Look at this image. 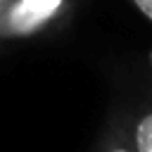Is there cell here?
<instances>
[{
    "label": "cell",
    "instance_id": "cell-1",
    "mask_svg": "<svg viewBox=\"0 0 152 152\" xmlns=\"http://www.w3.org/2000/svg\"><path fill=\"white\" fill-rule=\"evenodd\" d=\"M83 0H12L0 14V48L38 38L62 26Z\"/></svg>",
    "mask_w": 152,
    "mask_h": 152
},
{
    "label": "cell",
    "instance_id": "cell-2",
    "mask_svg": "<svg viewBox=\"0 0 152 152\" xmlns=\"http://www.w3.org/2000/svg\"><path fill=\"white\" fill-rule=\"evenodd\" d=\"M95 152H135L128 121H114L102 135V140L97 142Z\"/></svg>",
    "mask_w": 152,
    "mask_h": 152
},
{
    "label": "cell",
    "instance_id": "cell-3",
    "mask_svg": "<svg viewBox=\"0 0 152 152\" xmlns=\"http://www.w3.org/2000/svg\"><path fill=\"white\" fill-rule=\"evenodd\" d=\"M128 128H131L135 152H152V104L142 107L128 121Z\"/></svg>",
    "mask_w": 152,
    "mask_h": 152
},
{
    "label": "cell",
    "instance_id": "cell-4",
    "mask_svg": "<svg viewBox=\"0 0 152 152\" xmlns=\"http://www.w3.org/2000/svg\"><path fill=\"white\" fill-rule=\"evenodd\" d=\"M128 2H131V5H133V7H135L150 24H152V0H128Z\"/></svg>",
    "mask_w": 152,
    "mask_h": 152
},
{
    "label": "cell",
    "instance_id": "cell-5",
    "mask_svg": "<svg viewBox=\"0 0 152 152\" xmlns=\"http://www.w3.org/2000/svg\"><path fill=\"white\" fill-rule=\"evenodd\" d=\"M10 2H12V0H0V14L7 10V5H10Z\"/></svg>",
    "mask_w": 152,
    "mask_h": 152
},
{
    "label": "cell",
    "instance_id": "cell-6",
    "mask_svg": "<svg viewBox=\"0 0 152 152\" xmlns=\"http://www.w3.org/2000/svg\"><path fill=\"white\" fill-rule=\"evenodd\" d=\"M147 62H150V69H152V48H150V52H147Z\"/></svg>",
    "mask_w": 152,
    "mask_h": 152
}]
</instances>
